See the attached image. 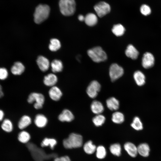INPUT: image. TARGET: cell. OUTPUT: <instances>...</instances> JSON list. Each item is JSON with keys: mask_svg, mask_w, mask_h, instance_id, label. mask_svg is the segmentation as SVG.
<instances>
[{"mask_svg": "<svg viewBox=\"0 0 161 161\" xmlns=\"http://www.w3.org/2000/svg\"><path fill=\"white\" fill-rule=\"evenodd\" d=\"M134 80L137 84L139 86H142L145 83V78L144 74L140 71H137L133 75Z\"/></svg>", "mask_w": 161, "mask_h": 161, "instance_id": "19", "label": "cell"}, {"mask_svg": "<svg viewBox=\"0 0 161 161\" xmlns=\"http://www.w3.org/2000/svg\"><path fill=\"white\" fill-rule=\"evenodd\" d=\"M92 122L95 126L99 127L101 126L105 122L106 118L101 114H96L92 119Z\"/></svg>", "mask_w": 161, "mask_h": 161, "instance_id": "31", "label": "cell"}, {"mask_svg": "<svg viewBox=\"0 0 161 161\" xmlns=\"http://www.w3.org/2000/svg\"><path fill=\"white\" fill-rule=\"evenodd\" d=\"M140 11L143 15L145 16L149 15L151 12L149 7L146 4H143L141 6L140 8Z\"/></svg>", "mask_w": 161, "mask_h": 161, "instance_id": "36", "label": "cell"}, {"mask_svg": "<svg viewBox=\"0 0 161 161\" xmlns=\"http://www.w3.org/2000/svg\"><path fill=\"white\" fill-rule=\"evenodd\" d=\"M2 89H1V86L0 85V90H1Z\"/></svg>", "mask_w": 161, "mask_h": 161, "instance_id": "42", "label": "cell"}, {"mask_svg": "<svg viewBox=\"0 0 161 161\" xmlns=\"http://www.w3.org/2000/svg\"><path fill=\"white\" fill-rule=\"evenodd\" d=\"M59 4L60 11L63 15L69 16L74 13L76 7L74 0H60Z\"/></svg>", "mask_w": 161, "mask_h": 161, "instance_id": "3", "label": "cell"}, {"mask_svg": "<svg viewBox=\"0 0 161 161\" xmlns=\"http://www.w3.org/2000/svg\"><path fill=\"white\" fill-rule=\"evenodd\" d=\"M57 144V141L54 139L46 138L42 141L41 146L42 147L49 146L51 149H54Z\"/></svg>", "mask_w": 161, "mask_h": 161, "instance_id": "28", "label": "cell"}, {"mask_svg": "<svg viewBox=\"0 0 161 161\" xmlns=\"http://www.w3.org/2000/svg\"><path fill=\"white\" fill-rule=\"evenodd\" d=\"M45 101L44 95L40 93L33 92L30 94L27 98V101L29 103L34 102V107L37 109L42 108Z\"/></svg>", "mask_w": 161, "mask_h": 161, "instance_id": "5", "label": "cell"}, {"mask_svg": "<svg viewBox=\"0 0 161 161\" xmlns=\"http://www.w3.org/2000/svg\"><path fill=\"white\" fill-rule=\"evenodd\" d=\"M49 6L46 4H39L36 8L34 14V21L40 24L47 18L50 13Z\"/></svg>", "mask_w": 161, "mask_h": 161, "instance_id": "2", "label": "cell"}, {"mask_svg": "<svg viewBox=\"0 0 161 161\" xmlns=\"http://www.w3.org/2000/svg\"><path fill=\"white\" fill-rule=\"evenodd\" d=\"M8 75V72L6 69L4 68H0V79H5L7 77Z\"/></svg>", "mask_w": 161, "mask_h": 161, "instance_id": "37", "label": "cell"}, {"mask_svg": "<svg viewBox=\"0 0 161 161\" xmlns=\"http://www.w3.org/2000/svg\"><path fill=\"white\" fill-rule=\"evenodd\" d=\"M78 19L80 21H83L85 20V17L82 15H80L78 17Z\"/></svg>", "mask_w": 161, "mask_h": 161, "instance_id": "39", "label": "cell"}, {"mask_svg": "<svg viewBox=\"0 0 161 161\" xmlns=\"http://www.w3.org/2000/svg\"><path fill=\"white\" fill-rule=\"evenodd\" d=\"M51 66L53 72L57 73L61 72L63 69V64L60 60L55 59L52 62Z\"/></svg>", "mask_w": 161, "mask_h": 161, "instance_id": "25", "label": "cell"}, {"mask_svg": "<svg viewBox=\"0 0 161 161\" xmlns=\"http://www.w3.org/2000/svg\"><path fill=\"white\" fill-rule=\"evenodd\" d=\"M96 156L99 159H104L106 155V151L105 147L103 145L97 146L96 150Z\"/></svg>", "mask_w": 161, "mask_h": 161, "instance_id": "34", "label": "cell"}, {"mask_svg": "<svg viewBox=\"0 0 161 161\" xmlns=\"http://www.w3.org/2000/svg\"><path fill=\"white\" fill-rule=\"evenodd\" d=\"M154 63V58L153 55L149 52L145 53L142 59V65L145 69L152 67Z\"/></svg>", "mask_w": 161, "mask_h": 161, "instance_id": "9", "label": "cell"}, {"mask_svg": "<svg viewBox=\"0 0 161 161\" xmlns=\"http://www.w3.org/2000/svg\"><path fill=\"white\" fill-rule=\"evenodd\" d=\"M96 16L93 13L87 14L85 17L84 21L86 24L89 26H93L96 24L97 22Z\"/></svg>", "mask_w": 161, "mask_h": 161, "instance_id": "22", "label": "cell"}, {"mask_svg": "<svg viewBox=\"0 0 161 161\" xmlns=\"http://www.w3.org/2000/svg\"><path fill=\"white\" fill-rule=\"evenodd\" d=\"M57 81L58 78L55 75L49 73L44 76L43 82L46 86L52 87L55 86Z\"/></svg>", "mask_w": 161, "mask_h": 161, "instance_id": "15", "label": "cell"}, {"mask_svg": "<svg viewBox=\"0 0 161 161\" xmlns=\"http://www.w3.org/2000/svg\"><path fill=\"white\" fill-rule=\"evenodd\" d=\"M31 123V119L28 115H24L19 120L18 126V128L21 129H24L28 126Z\"/></svg>", "mask_w": 161, "mask_h": 161, "instance_id": "23", "label": "cell"}, {"mask_svg": "<svg viewBox=\"0 0 161 161\" xmlns=\"http://www.w3.org/2000/svg\"><path fill=\"white\" fill-rule=\"evenodd\" d=\"M109 150L111 153L115 156L119 157L121 154V146L118 143H115L111 145L109 147Z\"/></svg>", "mask_w": 161, "mask_h": 161, "instance_id": "30", "label": "cell"}, {"mask_svg": "<svg viewBox=\"0 0 161 161\" xmlns=\"http://www.w3.org/2000/svg\"><path fill=\"white\" fill-rule=\"evenodd\" d=\"M96 147L91 140L86 142L84 145L83 149L87 154H93L96 150Z\"/></svg>", "mask_w": 161, "mask_h": 161, "instance_id": "24", "label": "cell"}, {"mask_svg": "<svg viewBox=\"0 0 161 161\" xmlns=\"http://www.w3.org/2000/svg\"><path fill=\"white\" fill-rule=\"evenodd\" d=\"M25 67L20 62H15L11 68L12 73L15 75H20L24 71Z\"/></svg>", "mask_w": 161, "mask_h": 161, "instance_id": "21", "label": "cell"}, {"mask_svg": "<svg viewBox=\"0 0 161 161\" xmlns=\"http://www.w3.org/2000/svg\"><path fill=\"white\" fill-rule=\"evenodd\" d=\"M61 47V44L59 41L56 38H52L50 41L49 45V49L52 51H55L59 49Z\"/></svg>", "mask_w": 161, "mask_h": 161, "instance_id": "32", "label": "cell"}, {"mask_svg": "<svg viewBox=\"0 0 161 161\" xmlns=\"http://www.w3.org/2000/svg\"><path fill=\"white\" fill-rule=\"evenodd\" d=\"M138 153L144 157H148L149 154L150 148L147 143H143L139 144L137 147Z\"/></svg>", "mask_w": 161, "mask_h": 161, "instance_id": "20", "label": "cell"}, {"mask_svg": "<svg viewBox=\"0 0 161 161\" xmlns=\"http://www.w3.org/2000/svg\"><path fill=\"white\" fill-rule=\"evenodd\" d=\"M54 161H71L70 158L67 156L57 157L55 158Z\"/></svg>", "mask_w": 161, "mask_h": 161, "instance_id": "38", "label": "cell"}, {"mask_svg": "<svg viewBox=\"0 0 161 161\" xmlns=\"http://www.w3.org/2000/svg\"><path fill=\"white\" fill-rule=\"evenodd\" d=\"M94 9L100 17H102L108 14L111 10L109 4L104 1H100L97 4L94 6Z\"/></svg>", "mask_w": 161, "mask_h": 161, "instance_id": "7", "label": "cell"}, {"mask_svg": "<svg viewBox=\"0 0 161 161\" xmlns=\"http://www.w3.org/2000/svg\"><path fill=\"white\" fill-rule=\"evenodd\" d=\"M126 56L133 60L136 59L138 56L139 52L132 45L129 44L127 47L125 51Z\"/></svg>", "mask_w": 161, "mask_h": 161, "instance_id": "17", "label": "cell"}, {"mask_svg": "<svg viewBox=\"0 0 161 161\" xmlns=\"http://www.w3.org/2000/svg\"><path fill=\"white\" fill-rule=\"evenodd\" d=\"M74 118V116L72 112L67 109L64 110L58 116V120L62 122H71Z\"/></svg>", "mask_w": 161, "mask_h": 161, "instance_id": "12", "label": "cell"}, {"mask_svg": "<svg viewBox=\"0 0 161 161\" xmlns=\"http://www.w3.org/2000/svg\"><path fill=\"white\" fill-rule=\"evenodd\" d=\"M124 148L129 155L132 157H136L138 154L137 147L131 142L126 143L124 144Z\"/></svg>", "mask_w": 161, "mask_h": 161, "instance_id": "13", "label": "cell"}, {"mask_svg": "<svg viewBox=\"0 0 161 161\" xmlns=\"http://www.w3.org/2000/svg\"><path fill=\"white\" fill-rule=\"evenodd\" d=\"M37 63L40 70L45 72L47 71L49 66V60L43 56H39L36 61Z\"/></svg>", "mask_w": 161, "mask_h": 161, "instance_id": "11", "label": "cell"}, {"mask_svg": "<svg viewBox=\"0 0 161 161\" xmlns=\"http://www.w3.org/2000/svg\"><path fill=\"white\" fill-rule=\"evenodd\" d=\"M3 95V93L1 90L0 89V98L2 97Z\"/></svg>", "mask_w": 161, "mask_h": 161, "instance_id": "41", "label": "cell"}, {"mask_svg": "<svg viewBox=\"0 0 161 161\" xmlns=\"http://www.w3.org/2000/svg\"><path fill=\"white\" fill-rule=\"evenodd\" d=\"M2 129L7 132H10L13 129V125L11 122L8 119L4 120L1 124Z\"/></svg>", "mask_w": 161, "mask_h": 161, "instance_id": "35", "label": "cell"}, {"mask_svg": "<svg viewBox=\"0 0 161 161\" xmlns=\"http://www.w3.org/2000/svg\"><path fill=\"white\" fill-rule=\"evenodd\" d=\"M108 108L112 111H116L119 108L120 103L118 100L114 97L108 99L106 101Z\"/></svg>", "mask_w": 161, "mask_h": 161, "instance_id": "16", "label": "cell"}, {"mask_svg": "<svg viewBox=\"0 0 161 161\" xmlns=\"http://www.w3.org/2000/svg\"><path fill=\"white\" fill-rule=\"evenodd\" d=\"M131 126L133 129L137 131L141 130L143 129L142 122L140 118L137 116L134 118Z\"/></svg>", "mask_w": 161, "mask_h": 161, "instance_id": "29", "label": "cell"}, {"mask_svg": "<svg viewBox=\"0 0 161 161\" xmlns=\"http://www.w3.org/2000/svg\"><path fill=\"white\" fill-rule=\"evenodd\" d=\"M90 108L92 112L96 114H101L104 110V107L102 103L96 100H94L92 102Z\"/></svg>", "mask_w": 161, "mask_h": 161, "instance_id": "14", "label": "cell"}, {"mask_svg": "<svg viewBox=\"0 0 161 161\" xmlns=\"http://www.w3.org/2000/svg\"><path fill=\"white\" fill-rule=\"evenodd\" d=\"M4 116V113L3 111L0 109V121H1Z\"/></svg>", "mask_w": 161, "mask_h": 161, "instance_id": "40", "label": "cell"}, {"mask_svg": "<svg viewBox=\"0 0 161 161\" xmlns=\"http://www.w3.org/2000/svg\"><path fill=\"white\" fill-rule=\"evenodd\" d=\"M101 89V85L97 81H92L88 86L86 92L88 96L90 98H94L97 95Z\"/></svg>", "mask_w": 161, "mask_h": 161, "instance_id": "8", "label": "cell"}, {"mask_svg": "<svg viewBox=\"0 0 161 161\" xmlns=\"http://www.w3.org/2000/svg\"><path fill=\"white\" fill-rule=\"evenodd\" d=\"M123 114L119 112H115L112 115V120L113 122L116 124H120L124 120Z\"/></svg>", "mask_w": 161, "mask_h": 161, "instance_id": "26", "label": "cell"}, {"mask_svg": "<svg viewBox=\"0 0 161 161\" xmlns=\"http://www.w3.org/2000/svg\"><path fill=\"white\" fill-rule=\"evenodd\" d=\"M125 31L124 27L120 24H115L112 29L113 33L117 36H120L123 35Z\"/></svg>", "mask_w": 161, "mask_h": 161, "instance_id": "27", "label": "cell"}, {"mask_svg": "<svg viewBox=\"0 0 161 161\" xmlns=\"http://www.w3.org/2000/svg\"><path fill=\"white\" fill-rule=\"evenodd\" d=\"M34 122L35 125L37 127L42 128L46 125L48 120L47 118L43 114H38L35 116Z\"/></svg>", "mask_w": 161, "mask_h": 161, "instance_id": "18", "label": "cell"}, {"mask_svg": "<svg viewBox=\"0 0 161 161\" xmlns=\"http://www.w3.org/2000/svg\"><path fill=\"white\" fill-rule=\"evenodd\" d=\"M49 95L51 99L55 101L59 100L62 95L60 89L55 86L51 87L49 91Z\"/></svg>", "mask_w": 161, "mask_h": 161, "instance_id": "10", "label": "cell"}, {"mask_svg": "<svg viewBox=\"0 0 161 161\" xmlns=\"http://www.w3.org/2000/svg\"><path fill=\"white\" fill-rule=\"evenodd\" d=\"M83 143L82 136L75 133L70 134L68 138L63 141V146L66 149L79 148L82 146Z\"/></svg>", "mask_w": 161, "mask_h": 161, "instance_id": "1", "label": "cell"}, {"mask_svg": "<svg viewBox=\"0 0 161 161\" xmlns=\"http://www.w3.org/2000/svg\"><path fill=\"white\" fill-rule=\"evenodd\" d=\"M30 139L29 133L25 131H22L20 132L18 136L19 141L22 143H26L28 142Z\"/></svg>", "mask_w": 161, "mask_h": 161, "instance_id": "33", "label": "cell"}, {"mask_svg": "<svg viewBox=\"0 0 161 161\" xmlns=\"http://www.w3.org/2000/svg\"><path fill=\"white\" fill-rule=\"evenodd\" d=\"M124 73L123 68L117 64H112L109 69V75L111 80L113 82L120 78Z\"/></svg>", "mask_w": 161, "mask_h": 161, "instance_id": "6", "label": "cell"}, {"mask_svg": "<svg viewBox=\"0 0 161 161\" xmlns=\"http://www.w3.org/2000/svg\"><path fill=\"white\" fill-rule=\"evenodd\" d=\"M89 57L94 62L99 63L105 61L107 59V55L102 48L99 46L94 47L87 51Z\"/></svg>", "mask_w": 161, "mask_h": 161, "instance_id": "4", "label": "cell"}]
</instances>
